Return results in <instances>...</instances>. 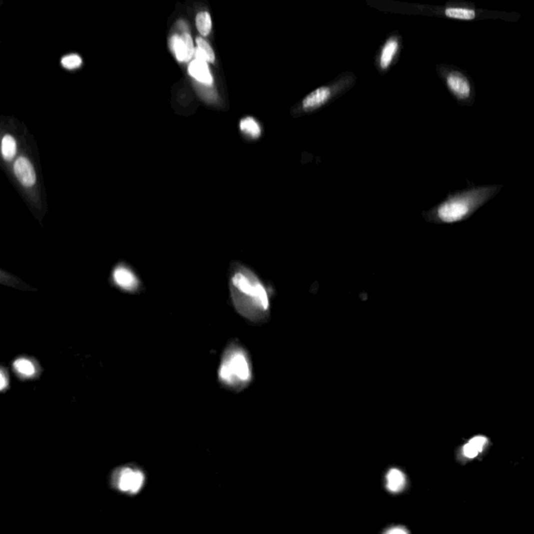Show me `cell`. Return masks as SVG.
I'll return each instance as SVG.
<instances>
[{
	"mask_svg": "<svg viewBox=\"0 0 534 534\" xmlns=\"http://www.w3.org/2000/svg\"><path fill=\"white\" fill-rule=\"evenodd\" d=\"M111 280L115 286L124 292L134 293L141 287L136 272L125 263H118L112 270Z\"/></svg>",
	"mask_w": 534,
	"mask_h": 534,
	"instance_id": "obj_4",
	"label": "cell"
},
{
	"mask_svg": "<svg viewBox=\"0 0 534 534\" xmlns=\"http://www.w3.org/2000/svg\"><path fill=\"white\" fill-rule=\"evenodd\" d=\"M169 45L177 60H179L180 62H188L187 47L181 35H177V34L172 35L169 41Z\"/></svg>",
	"mask_w": 534,
	"mask_h": 534,
	"instance_id": "obj_15",
	"label": "cell"
},
{
	"mask_svg": "<svg viewBox=\"0 0 534 534\" xmlns=\"http://www.w3.org/2000/svg\"><path fill=\"white\" fill-rule=\"evenodd\" d=\"M14 171L17 179L20 183L25 186L30 187L35 183V173L31 163L25 158H19L15 162Z\"/></svg>",
	"mask_w": 534,
	"mask_h": 534,
	"instance_id": "obj_9",
	"label": "cell"
},
{
	"mask_svg": "<svg viewBox=\"0 0 534 534\" xmlns=\"http://www.w3.org/2000/svg\"><path fill=\"white\" fill-rule=\"evenodd\" d=\"M196 27L200 34L208 35L212 29V21L209 13L201 11L196 16Z\"/></svg>",
	"mask_w": 534,
	"mask_h": 534,
	"instance_id": "obj_17",
	"label": "cell"
},
{
	"mask_svg": "<svg viewBox=\"0 0 534 534\" xmlns=\"http://www.w3.org/2000/svg\"><path fill=\"white\" fill-rule=\"evenodd\" d=\"M9 375L4 367H1L0 370V390L4 393L9 388Z\"/></svg>",
	"mask_w": 534,
	"mask_h": 534,
	"instance_id": "obj_22",
	"label": "cell"
},
{
	"mask_svg": "<svg viewBox=\"0 0 534 534\" xmlns=\"http://www.w3.org/2000/svg\"><path fill=\"white\" fill-rule=\"evenodd\" d=\"M489 445V438L484 435H477L472 437L469 442H467L462 447V455L468 459L476 458L479 454L483 452L485 447Z\"/></svg>",
	"mask_w": 534,
	"mask_h": 534,
	"instance_id": "obj_10",
	"label": "cell"
},
{
	"mask_svg": "<svg viewBox=\"0 0 534 534\" xmlns=\"http://www.w3.org/2000/svg\"><path fill=\"white\" fill-rule=\"evenodd\" d=\"M196 44H197V48H199L207 56L208 63H214L215 54H214V51H213V49H212V47L210 46V44L207 41H205L203 38H197L196 39Z\"/></svg>",
	"mask_w": 534,
	"mask_h": 534,
	"instance_id": "obj_19",
	"label": "cell"
},
{
	"mask_svg": "<svg viewBox=\"0 0 534 534\" xmlns=\"http://www.w3.org/2000/svg\"><path fill=\"white\" fill-rule=\"evenodd\" d=\"M13 372L21 380H33L39 377L41 367L34 359L27 356H20L16 358L11 364Z\"/></svg>",
	"mask_w": 534,
	"mask_h": 534,
	"instance_id": "obj_6",
	"label": "cell"
},
{
	"mask_svg": "<svg viewBox=\"0 0 534 534\" xmlns=\"http://www.w3.org/2000/svg\"><path fill=\"white\" fill-rule=\"evenodd\" d=\"M189 73L197 81L205 85H212L213 77L208 67V63L199 60H194L189 65Z\"/></svg>",
	"mask_w": 534,
	"mask_h": 534,
	"instance_id": "obj_11",
	"label": "cell"
},
{
	"mask_svg": "<svg viewBox=\"0 0 534 534\" xmlns=\"http://www.w3.org/2000/svg\"><path fill=\"white\" fill-rule=\"evenodd\" d=\"M144 474L138 469L123 468L117 473L115 484L122 493L137 494L144 484Z\"/></svg>",
	"mask_w": 534,
	"mask_h": 534,
	"instance_id": "obj_5",
	"label": "cell"
},
{
	"mask_svg": "<svg viewBox=\"0 0 534 534\" xmlns=\"http://www.w3.org/2000/svg\"><path fill=\"white\" fill-rule=\"evenodd\" d=\"M398 49H399L398 40L395 38L389 39L385 43L382 52H381V55H380V61H379L380 67H381L382 69H387L390 66L391 62L394 61V57L397 54Z\"/></svg>",
	"mask_w": 534,
	"mask_h": 534,
	"instance_id": "obj_13",
	"label": "cell"
},
{
	"mask_svg": "<svg viewBox=\"0 0 534 534\" xmlns=\"http://www.w3.org/2000/svg\"><path fill=\"white\" fill-rule=\"evenodd\" d=\"M229 286L237 312L253 324L266 322L271 310V289L254 270L241 263L232 264Z\"/></svg>",
	"mask_w": 534,
	"mask_h": 534,
	"instance_id": "obj_1",
	"label": "cell"
},
{
	"mask_svg": "<svg viewBox=\"0 0 534 534\" xmlns=\"http://www.w3.org/2000/svg\"><path fill=\"white\" fill-rule=\"evenodd\" d=\"M218 382L227 389L241 391L254 379L250 354L238 342H232L224 350L217 373Z\"/></svg>",
	"mask_w": 534,
	"mask_h": 534,
	"instance_id": "obj_2",
	"label": "cell"
},
{
	"mask_svg": "<svg viewBox=\"0 0 534 534\" xmlns=\"http://www.w3.org/2000/svg\"><path fill=\"white\" fill-rule=\"evenodd\" d=\"M383 534H409V532L406 528L402 526H394L385 530Z\"/></svg>",
	"mask_w": 534,
	"mask_h": 534,
	"instance_id": "obj_23",
	"label": "cell"
},
{
	"mask_svg": "<svg viewBox=\"0 0 534 534\" xmlns=\"http://www.w3.org/2000/svg\"><path fill=\"white\" fill-rule=\"evenodd\" d=\"M81 64V58L76 54H70L62 58V65L67 69L77 68Z\"/></svg>",
	"mask_w": 534,
	"mask_h": 534,
	"instance_id": "obj_20",
	"label": "cell"
},
{
	"mask_svg": "<svg viewBox=\"0 0 534 534\" xmlns=\"http://www.w3.org/2000/svg\"><path fill=\"white\" fill-rule=\"evenodd\" d=\"M240 130L252 139H258L262 135V129L259 122L253 117H244L240 121Z\"/></svg>",
	"mask_w": 534,
	"mask_h": 534,
	"instance_id": "obj_14",
	"label": "cell"
},
{
	"mask_svg": "<svg viewBox=\"0 0 534 534\" xmlns=\"http://www.w3.org/2000/svg\"><path fill=\"white\" fill-rule=\"evenodd\" d=\"M445 14L449 18L459 20H473L476 18V11L471 8L464 7H448L445 10Z\"/></svg>",
	"mask_w": 534,
	"mask_h": 534,
	"instance_id": "obj_16",
	"label": "cell"
},
{
	"mask_svg": "<svg viewBox=\"0 0 534 534\" xmlns=\"http://www.w3.org/2000/svg\"><path fill=\"white\" fill-rule=\"evenodd\" d=\"M332 96V91L328 87H320L312 91L304 98L302 105L306 111L315 110L325 104Z\"/></svg>",
	"mask_w": 534,
	"mask_h": 534,
	"instance_id": "obj_8",
	"label": "cell"
},
{
	"mask_svg": "<svg viewBox=\"0 0 534 534\" xmlns=\"http://www.w3.org/2000/svg\"><path fill=\"white\" fill-rule=\"evenodd\" d=\"M449 89L460 99H467L471 95V85L468 78L459 72H452L447 78Z\"/></svg>",
	"mask_w": 534,
	"mask_h": 534,
	"instance_id": "obj_7",
	"label": "cell"
},
{
	"mask_svg": "<svg viewBox=\"0 0 534 534\" xmlns=\"http://www.w3.org/2000/svg\"><path fill=\"white\" fill-rule=\"evenodd\" d=\"M474 205L469 198H454L437 209V218L442 222L453 223L465 219L473 211Z\"/></svg>",
	"mask_w": 534,
	"mask_h": 534,
	"instance_id": "obj_3",
	"label": "cell"
},
{
	"mask_svg": "<svg viewBox=\"0 0 534 534\" xmlns=\"http://www.w3.org/2000/svg\"><path fill=\"white\" fill-rule=\"evenodd\" d=\"M181 37L183 38L185 44H186V47H187V53H188V61H190L192 58V56L194 55L195 53V49H194V46H193V42H192V38L190 37V34L187 33V32H183V34L181 35Z\"/></svg>",
	"mask_w": 534,
	"mask_h": 534,
	"instance_id": "obj_21",
	"label": "cell"
},
{
	"mask_svg": "<svg viewBox=\"0 0 534 534\" xmlns=\"http://www.w3.org/2000/svg\"><path fill=\"white\" fill-rule=\"evenodd\" d=\"M407 483L405 474L399 469H390L386 475V489L393 494L401 493Z\"/></svg>",
	"mask_w": 534,
	"mask_h": 534,
	"instance_id": "obj_12",
	"label": "cell"
},
{
	"mask_svg": "<svg viewBox=\"0 0 534 534\" xmlns=\"http://www.w3.org/2000/svg\"><path fill=\"white\" fill-rule=\"evenodd\" d=\"M2 156L5 160H11L16 155V141L13 137L4 136L1 144Z\"/></svg>",
	"mask_w": 534,
	"mask_h": 534,
	"instance_id": "obj_18",
	"label": "cell"
}]
</instances>
